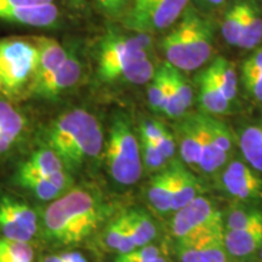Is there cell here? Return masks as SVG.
Returning a JSON list of instances; mask_svg holds the SVG:
<instances>
[{
  "instance_id": "obj_25",
  "label": "cell",
  "mask_w": 262,
  "mask_h": 262,
  "mask_svg": "<svg viewBox=\"0 0 262 262\" xmlns=\"http://www.w3.org/2000/svg\"><path fill=\"white\" fill-rule=\"evenodd\" d=\"M245 15H247V3L234 5L226 12L222 22V37L232 47H237L242 32L244 29Z\"/></svg>"
},
{
  "instance_id": "obj_32",
  "label": "cell",
  "mask_w": 262,
  "mask_h": 262,
  "mask_svg": "<svg viewBox=\"0 0 262 262\" xmlns=\"http://www.w3.org/2000/svg\"><path fill=\"white\" fill-rule=\"evenodd\" d=\"M258 225H262V212L249 208L231 209L226 216L225 231L243 229Z\"/></svg>"
},
{
  "instance_id": "obj_26",
  "label": "cell",
  "mask_w": 262,
  "mask_h": 262,
  "mask_svg": "<svg viewBox=\"0 0 262 262\" xmlns=\"http://www.w3.org/2000/svg\"><path fill=\"white\" fill-rule=\"evenodd\" d=\"M168 98V68L162 63L148 83V103L155 112L163 113Z\"/></svg>"
},
{
  "instance_id": "obj_10",
  "label": "cell",
  "mask_w": 262,
  "mask_h": 262,
  "mask_svg": "<svg viewBox=\"0 0 262 262\" xmlns=\"http://www.w3.org/2000/svg\"><path fill=\"white\" fill-rule=\"evenodd\" d=\"M221 183L234 198L253 199L262 194V180L254 169L241 160H232L221 173Z\"/></svg>"
},
{
  "instance_id": "obj_14",
  "label": "cell",
  "mask_w": 262,
  "mask_h": 262,
  "mask_svg": "<svg viewBox=\"0 0 262 262\" xmlns=\"http://www.w3.org/2000/svg\"><path fill=\"white\" fill-rule=\"evenodd\" d=\"M198 100L202 110L209 116H219L225 114L229 111L231 102L222 94L210 71L205 68L198 74Z\"/></svg>"
},
{
  "instance_id": "obj_35",
  "label": "cell",
  "mask_w": 262,
  "mask_h": 262,
  "mask_svg": "<svg viewBox=\"0 0 262 262\" xmlns=\"http://www.w3.org/2000/svg\"><path fill=\"white\" fill-rule=\"evenodd\" d=\"M141 146H142V152H141V158L143 159L145 166L149 171H160L166 166L168 159L162 155L158 147L152 141L141 139Z\"/></svg>"
},
{
  "instance_id": "obj_1",
  "label": "cell",
  "mask_w": 262,
  "mask_h": 262,
  "mask_svg": "<svg viewBox=\"0 0 262 262\" xmlns=\"http://www.w3.org/2000/svg\"><path fill=\"white\" fill-rule=\"evenodd\" d=\"M152 45L149 34L112 33L98 48V75L103 81L148 84L156 68L149 60Z\"/></svg>"
},
{
  "instance_id": "obj_49",
  "label": "cell",
  "mask_w": 262,
  "mask_h": 262,
  "mask_svg": "<svg viewBox=\"0 0 262 262\" xmlns=\"http://www.w3.org/2000/svg\"><path fill=\"white\" fill-rule=\"evenodd\" d=\"M66 2L71 3V4H74V5H80L83 0H66Z\"/></svg>"
},
{
  "instance_id": "obj_7",
  "label": "cell",
  "mask_w": 262,
  "mask_h": 262,
  "mask_svg": "<svg viewBox=\"0 0 262 262\" xmlns=\"http://www.w3.org/2000/svg\"><path fill=\"white\" fill-rule=\"evenodd\" d=\"M188 0H134L126 16V27L143 34L168 29L187 9Z\"/></svg>"
},
{
  "instance_id": "obj_21",
  "label": "cell",
  "mask_w": 262,
  "mask_h": 262,
  "mask_svg": "<svg viewBox=\"0 0 262 262\" xmlns=\"http://www.w3.org/2000/svg\"><path fill=\"white\" fill-rule=\"evenodd\" d=\"M124 216L136 248L148 245L155 239L157 228L155 222L148 215L141 210H131L124 214Z\"/></svg>"
},
{
  "instance_id": "obj_6",
  "label": "cell",
  "mask_w": 262,
  "mask_h": 262,
  "mask_svg": "<svg viewBox=\"0 0 262 262\" xmlns=\"http://www.w3.org/2000/svg\"><path fill=\"white\" fill-rule=\"evenodd\" d=\"M38 63L34 39H0V94L14 98L29 85Z\"/></svg>"
},
{
  "instance_id": "obj_19",
  "label": "cell",
  "mask_w": 262,
  "mask_h": 262,
  "mask_svg": "<svg viewBox=\"0 0 262 262\" xmlns=\"http://www.w3.org/2000/svg\"><path fill=\"white\" fill-rule=\"evenodd\" d=\"M208 70L220 86L222 94L229 102L235 100L238 93V75L234 64L227 58L219 56L209 64Z\"/></svg>"
},
{
  "instance_id": "obj_4",
  "label": "cell",
  "mask_w": 262,
  "mask_h": 262,
  "mask_svg": "<svg viewBox=\"0 0 262 262\" xmlns=\"http://www.w3.org/2000/svg\"><path fill=\"white\" fill-rule=\"evenodd\" d=\"M160 48L166 62L179 71L198 70L211 56V26L194 10H185L179 24L164 37Z\"/></svg>"
},
{
  "instance_id": "obj_18",
  "label": "cell",
  "mask_w": 262,
  "mask_h": 262,
  "mask_svg": "<svg viewBox=\"0 0 262 262\" xmlns=\"http://www.w3.org/2000/svg\"><path fill=\"white\" fill-rule=\"evenodd\" d=\"M179 146L180 153L183 163L187 164L193 169H198L199 156H201V148H199V139L196 127L193 120V117L186 118L179 126Z\"/></svg>"
},
{
  "instance_id": "obj_13",
  "label": "cell",
  "mask_w": 262,
  "mask_h": 262,
  "mask_svg": "<svg viewBox=\"0 0 262 262\" xmlns=\"http://www.w3.org/2000/svg\"><path fill=\"white\" fill-rule=\"evenodd\" d=\"M196 133L199 139V148H201V156H199L198 169L205 173H215L219 170L224 168L228 160V156L225 155L222 150L215 145L214 140L206 130L202 120L201 113L193 114Z\"/></svg>"
},
{
  "instance_id": "obj_8",
  "label": "cell",
  "mask_w": 262,
  "mask_h": 262,
  "mask_svg": "<svg viewBox=\"0 0 262 262\" xmlns=\"http://www.w3.org/2000/svg\"><path fill=\"white\" fill-rule=\"evenodd\" d=\"M217 228H224L222 214L208 198L199 195L175 211L171 221V232L176 239Z\"/></svg>"
},
{
  "instance_id": "obj_41",
  "label": "cell",
  "mask_w": 262,
  "mask_h": 262,
  "mask_svg": "<svg viewBox=\"0 0 262 262\" xmlns=\"http://www.w3.org/2000/svg\"><path fill=\"white\" fill-rule=\"evenodd\" d=\"M260 72H262V47L258 48L242 66V77Z\"/></svg>"
},
{
  "instance_id": "obj_36",
  "label": "cell",
  "mask_w": 262,
  "mask_h": 262,
  "mask_svg": "<svg viewBox=\"0 0 262 262\" xmlns=\"http://www.w3.org/2000/svg\"><path fill=\"white\" fill-rule=\"evenodd\" d=\"M164 250L158 245H145L134 249L133 251L119 255L116 262H149L155 258L163 256Z\"/></svg>"
},
{
  "instance_id": "obj_9",
  "label": "cell",
  "mask_w": 262,
  "mask_h": 262,
  "mask_svg": "<svg viewBox=\"0 0 262 262\" xmlns=\"http://www.w3.org/2000/svg\"><path fill=\"white\" fill-rule=\"evenodd\" d=\"M81 64L78 57L73 54L68 55L67 60L56 71L51 72L29 83V93L33 96L41 98H51L61 95L63 91L74 86L80 79Z\"/></svg>"
},
{
  "instance_id": "obj_11",
  "label": "cell",
  "mask_w": 262,
  "mask_h": 262,
  "mask_svg": "<svg viewBox=\"0 0 262 262\" xmlns=\"http://www.w3.org/2000/svg\"><path fill=\"white\" fill-rule=\"evenodd\" d=\"M60 11L55 4L0 6V21L32 27H50L57 24Z\"/></svg>"
},
{
  "instance_id": "obj_20",
  "label": "cell",
  "mask_w": 262,
  "mask_h": 262,
  "mask_svg": "<svg viewBox=\"0 0 262 262\" xmlns=\"http://www.w3.org/2000/svg\"><path fill=\"white\" fill-rule=\"evenodd\" d=\"M148 201L160 214L165 215L171 210V181L169 169H164L153 176L148 186Z\"/></svg>"
},
{
  "instance_id": "obj_29",
  "label": "cell",
  "mask_w": 262,
  "mask_h": 262,
  "mask_svg": "<svg viewBox=\"0 0 262 262\" xmlns=\"http://www.w3.org/2000/svg\"><path fill=\"white\" fill-rule=\"evenodd\" d=\"M201 116L206 130L209 131L212 140H214L215 145L225 155H227L228 157L231 156L232 149H233V135H232L228 127L214 116H209V114L205 113H201Z\"/></svg>"
},
{
  "instance_id": "obj_37",
  "label": "cell",
  "mask_w": 262,
  "mask_h": 262,
  "mask_svg": "<svg viewBox=\"0 0 262 262\" xmlns=\"http://www.w3.org/2000/svg\"><path fill=\"white\" fill-rule=\"evenodd\" d=\"M124 228H125V219H124V215L120 216L119 219H117L116 221L112 222L110 226H108L106 235H104V243L111 250L118 251V248H119L120 242H122Z\"/></svg>"
},
{
  "instance_id": "obj_51",
  "label": "cell",
  "mask_w": 262,
  "mask_h": 262,
  "mask_svg": "<svg viewBox=\"0 0 262 262\" xmlns=\"http://www.w3.org/2000/svg\"><path fill=\"white\" fill-rule=\"evenodd\" d=\"M0 262H5V261H4V260H3V258H2V257H0Z\"/></svg>"
},
{
  "instance_id": "obj_43",
  "label": "cell",
  "mask_w": 262,
  "mask_h": 262,
  "mask_svg": "<svg viewBox=\"0 0 262 262\" xmlns=\"http://www.w3.org/2000/svg\"><path fill=\"white\" fill-rule=\"evenodd\" d=\"M52 0H0V6H25L51 4Z\"/></svg>"
},
{
  "instance_id": "obj_2",
  "label": "cell",
  "mask_w": 262,
  "mask_h": 262,
  "mask_svg": "<svg viewBox=\"0 0 262 262\" xmlns=\"http://www.w3.org/2000/svg\"><path fill=\"white\" fill-rule=\"evenodd\" d=\"M48 145L63 165L77 168L100 157L103 148V131L94 114L85 110H73L51 124Z\"/></svg>"
},
{
  "instance_id": "obj_34",
  "label": "cell",
  "mask_w": 262,
  "mask_h": 262,
  "mask_svg": "<svg viewBox=\"0 0 262 262\" xmlns=\"http://www.w3.org/2000/svg\"><path fill=\"white\" fill-rule=\"evenodd\" d=\"M0 233L4 238L27 242V243L33 238V234L29 233L27 229L22 227L11 215L2 208H0Z\"/></svg>"
},
{
  "instance_id": "obj_30",
  "label": "cell",
  "mask_w": 262,
  "mask_h": 262,
  "mask_svg": "<svg viewBox=\"0 0 262 262\" xmlns=\"http://www.w3.org/2000/svg\"><path fill=\"white\" fill-rule=\"evenodd\" d=\"M25 118L6 101L0 100V134L17 140L24 131Z\"/></svg>"
},
{
  "instance_id": "obj_45",
  "label": "cell",
  "mask_w": 262,
  "mask_h": 262,
  "mask_svg": "<svg viewBox=\"0 0 262 262\" xmlns=\"http://www.w3.org/2000/svg\"><path fill=\"white\" fill-rule=\"evenodd\" d=\"M41 262H64L61 255H51V256H45Z\"/></svg>"
},
{
  "instance_id": "obj_47",
  "label": "cell",
  "mask_w": 262,
  "mask_h": 262,
  "mask_svg": "<svg viewBox=\"0 0 262 262\" xmlns=\"http://www.w3.org/2000/svg\"><path fill=\"white\" fill-rule=\"evenodd\" d=\"M205 2H208L211 5H220L224 2H226V0H205Z\"/></svg>"
},
{
  "instance_id": "obj_28",
  "label": "cell",
  "mask_w": 262,
  "mask_h": 262,
  "mask_svg": "<svg viewBox=\"0 0 262 262\" xmlns=\"http://www.w3.org/2000/svg\"><path fill=\"white\" fill-rule=\"evenodd\" d=\"M0 208L11 215L22 227L27 229L29 233L33 235L37 233V215L28 205L14 201L11 198H4L0 201Z\"/></svg>"
},
{
  "instance_id": "obj_31",
  "label": "cell",
  "mask_w": 262,
  "mask_h": 262,
  "mask_svg": "<svg viewBox=\"0 0 262 262\" xmlns=\"http://www.w3.org/2000/svg\"><path fill=\"white\" fill-rule=\"evenodd\" d=\"M166 67H168V79L170 86H171L173 94L176 95L180 103L182 104V107L187 112L193 102L192 85L186 79V77L183 75V72L172 67L168 62H166Z\"/></svg>"
},
{
  "instance_id": "obj_3",
  "label": "cell",
  "mask_w": 262,
  "mask_h": 262,
  "mask_svg": "<svg viewBox=\"0 0 262 262\" xmlns=\"http://www.w3.org/2000/svg\"><path fill=\"white\" fill-rule=\"evenodd\" d=\"M101 221L97 199L86 189L75 188L45 209L44 228L51 241L63 245L86 239Z\"/></svg>"
},
{
  "instance_id": "obj_16",
  "label": "cell",
  "mask_w": 262,
  "mask_h": 262,
  "mask_svg": "<svg viewBox=\"0 0 262 262\" xmlns=\"http://www.w3.org/2000/svg\"><path fill=\"white\" fill-rule=\"evenodd\" d=\"M38 48V63L33 80L40 79L45 75L56 71L67 60L68 52L57 40L48 37L34 38Z\"/></svg>"
},
{
  "instance_id": "obj_24",
  "label": "cell",
  "mask_w": 262,
  "mask_h": 262,
  "mask_svg": "<svg viewBox=\"0 0 262 262\" xmlns=\"http://www.w3.org/2000/svg\"><path fill=\"white\" fill-rule=\"evenodd\" d=\"M225 229L210 232L199 243L198 262H228L224 242Z\"/></svg>"
},
{
  "instance_id": "obj_27",
  "label": "cell",
  "mask_w": 262,
  "mask_h": 262,
  "mask_svg": "<svg viewBox=\"0 0 262 262\" xmlns=\"http://www.w3.org/2000/svg\"><path fill=\"white\" fill-rule=\"evenodd\" d=\"M22 165L44 176H49L50 173L64 170L62 160L50 148L37 150Z\"/></svg>"
},
{
  "instance_id": "obj_15",
  "label": "cell",
  "mask_w": 262,
  "mask_h": 262,
  "mask_svg": "<svg viewBox=\"0 0 262 262\" xmlns=\"http://www.w3.org/2000/svg\"><path fill=\"white\" fill-rule=\"evenodd\" d=\"M224 242L226 250L232 256L247 257L253 255L262 244V225L225 231Z\"/></svg>"
},
{
  "instance_id": "obj_22",
  "label": "cell",
  "mask_w": 262,
  "mask_h": 262,
  "mask_svg": "<svg viewBox=\"0 0 262 262\" xmlns=\"http://www.w3.org/2000/svg\"><path fill=\"white\" fill-rule=\"evenodd\" d=\"M18 182L34 193L41 201H51L57 198L61 193L60 189L49 181L48 176L40 175L24 165H21L18 170Z\"/></svg>"
},
{
  "instance_id": "obj_40",
  "label": "cell",
  "mask_w": 262,
  "mask_h": 262,
  "mask_svg": "<svg viewBox=\"0 0 262 262\" xmlns=\"http://www.w3.org/2000/svg\"><path fill=\"white\" fill-rule=\"evenodd\" d=\"M156 145L158 147L162 155L165 157L166 159H171L175 156L176 152V141L173 139V135L170 131L166 129L163 133V135L156 141Z\"/></svg>"
},
{
  "instance_id": "obj_39",
  "label": "cell",
  "mask_w": 262,
  "mask_h": 262,
  "mask_svg": "<svg viewBox=\"0 0 262 262\" xmlns=\"http://www.w3.org/2000/svg\"><path fill=\"white\" fill-rule=\"evenodd\" d=\"M166 130V126H164L162 123L157 122V120H150V122L142 123L140 127L141 139H146L156 142L160 136L163 135L164 131Z\"/></svg>"
},
{
  "instance_id": "obj_48",
  "label": "cell",
  "mask_w": 262,
  "mask_h": 262,
  "mask_svg": "<svg viewBox=\"0 0 262 262\" xmlns=\"http://www.w3.org/2000/svg\"><path fill=\"white\" fill-rule=\"evenodd\" d=\"M149 262H169V261H168V258L165 257V255H163V256L157 257V258H155V260H152Z\"/></svg>"
},
{
  "instance_id": "obj_46",
  "label": "cell",
  "mask_w": 262,
  "mask_h": 262,
  "mask_svg": "<svg viewBox=\"0 0 262 262\" xmlns=\"http://www.w3.org/2000/svg\"><path fill=\"white\" fill-rule=\"evenodd\" d=\"M97 2L100 3V4L102 5L104 9L111 10V0H97Z\"/></svg>"
},
{
  "instance_id": "obj_50",
  "label": "cell",
  "mask_w": 262,
  "mask_h": 262,
  "mask_svg": "<svg viewBox=\"0 0 262 262\" xmlns=\"http://www.w3.org/2000/svg\"><path fill=\"white\" fill-rule=\"evenodd\" d=\"M260 255H261V258H262V244H261V247H260Z\"/></svg>"
},
{
  "instance_id": "obj_23",
  "label": "cell",
  "mask_w": 262,
  "mask_h": 262,
  "mask_svg": "<svg viewBox=\"0 0 262 262\" xmlns=\"http://www.w3.org/2000/svg\"><path fill=\"white\" fill-rule=\"evenodd\" d=\"M262 41V16L253 5L247 4L244 29L237 47L243 50H254Z\"/></svg>"
},
{
  "instance_id": "obj_44",
  "label": "cell",
  "mask_w": 262,
  "mask_h": 262,
  "mask_svg": "<svg viewBox=\"0 0 262 262\" xmlns=\"http://www.w3.org/2000/svg\"><path fill=\"white\" fill-rule=\"evenodd\" d=\"M64 262H88L83 255L78 251H71V253H64L61 255Z\"/></svg>"
},
{
  "instance_id": "obj_12",
  "label": "cell",
  "mask_w": 262,
  "mask_h": 262,
  "mask_svg": "<svg viewBox=\"0 0 262 262\" xmlns=\"http://www.w3.org/2000/svg\"><path fill=\"white\" fill-rule=\"evenodd\" d=\"M168 169L171 181V210L178 211L198 196L199 182L182 164L173 163Z\"/></svg>"
},
{
  "instance_id": "obj_17",
  "label": "cell",
  "mask_w": 262,
  "mask_h": 262,
  "mask_svg": "<svg viewBox=\"0 0 262 262\" xmlns=\"http://www.w3.org/2000/svg\"><path fill=\"white\" fill-rule=\"evenodd\" d=\"M238 146L245 162L255 171L262 172V126L249 125L238 131Z\"/></svg>"
},
{
  "instance_id": "obj_38",
  "label": "cell",
  "mask_w": 262,
  "mask_h": 262,
  "mask_svg": "<svg viewBox=\"0 0 262 262\" xmlns=\"http://www.w3.org/2000/svg\"><path fill=\"white\" fill-rule=\"evenodd\" d=\"M245 89L255 100L262 103V72L242 77Z\"/></svg>"
},
{
  "instance_id": "obj_33",
  "label": "cell",
  "mask_w": 262,
  "mask_h": 262,
  "mask_svg": "<svg viewBox=\"0 0 262 262\" xmlns=\"http://www.w3.org/2000/svg\"><path fill=\"white\" fill-rule=\"evenodd\" d=\"M0 255L16 258L21 262H33V249L27 242L14 241L9 238H0Z\"/></svg>"
},
{
  "instance_id": "obj_5",
  "label": "cell",
  "mask_w": 262,
  "mask_h": 262,
  "mask_svg": "<svg viewBox=\"0 0 262 262\" xmlns=\"http://www.w3.org/2000/svg\"><path fill=\"white\" fill-rule=\"evenodd\" d=\"M107 164L111 176L123 186L136 183L142 173L140 145L126 116L114 117L107 142Z\"/></svg>"
},
{
  "instance_id": "obj_42",
  "label": "cell",
  "mask_w": 262,
  "mask_h": 262,
  "mask_svg": "<svg viewBox=\"0 0 262 262\" xmlns=\"http://www.w3.org/2000/svg\"><path fill=\"white\" fill-rule=\"evenodd\" d=\"M48 180L50 181L55 187L60 189V191H64V189L70 188V186L72 185V179L71 176L68 175L64 170H61V171H56L54 173H50L48 176Z\"/></svg>"
}]
</instances>
